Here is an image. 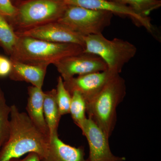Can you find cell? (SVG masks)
<instances>
[{"mask_svg": "<svg viewBox=\"0 0 161 161\" xmlns=\"http://www.w3.org/2000/svg\"><path fill=\"white\" fill-rule=\"evenodd\" d=\"M49 137L44 135L33 123L27 113L20 112L15 105L10 106L9 135L0 150V161L19 158L34 153L41 161L46 156Z\"/></svg>", "mask_w": 161, "mask_h": 161, "instance_id": "obj_1", "label": "cell"}, {"mask_svg": "<svg viewBox=\"0 0 161 161\" xmlns=\"http://www.w3.org/2000/svg\"><path fill=\"white\" fill-rule=\"evenodd\" d=\"M84 50L83 47L75 43H55L19 36L10 59L27 64L48 66Z\"/></svg>", "mask_w": 161, "mask_h": 161, "instance_id": "obj_2", "label": "cell"}, {"mask_svg": "<svg viewBox=\"0 0 161 161\" xmlns=\"http://www.w3.org/2000/svg\"><path fill=\"white\" fill-rule=\"evenodd\" d=\"M126 93L125 82L119 74L110 78L101 91L86 103V113L108 137L112 135L117 121V108Z\"/></svg>", "mask_w": 161, "mask_h": 161, "instance_id": "obj_3", "label": "cell"}, {"mask_svg": "<svg viewBox=\"0 0 161 161\" xmlns=\"http://www.w3.org/2000/svg\"><path fill=\"white\" fill-rule=\"evenodd\" d=\"M14 5L15 14L9 24L15 31L57 22L68 6L59 0H18Z\"/></svg>", "mask_w": 161, "mask_h": 161, "instance_id": "obj_4", "label": "cell"}, {"mask_svg": "<svg viewBox=\"0 0 161 161\" xmlns=\"http://www.w3.org/2000/svg\"><path fill=\"white\" fill-rule=\"evenodd\" d=\"M85 53L97 55L104 61L108 69L119 74L125 64L136 54L135 45L126 40L115 38L112 40L102 34L84 36Z\"/></svg>", "mask_w": 161, "mask_h": 161, "instance_id": "obj_5", "label": "cell"}, {"mask_svg": "<svg viewBox=\"0 0 161 161\" xmlns=\"http://www.w3.org/2000/svg\"><path fill=\"white\" fill-rule=\"evenodd\" d=\"M113 14L84 7L68 6L58 21L83 36L102 34L109 26Z\"/></svg>", "mask_w": 161, "mask_h": 161, "instance_id": "obj_6", "label": "cell"}, {"mask_svg": "<svg viewBox=\"0 0 161 161\" xmlns=\"http://www.w3.org/2000/svg\"><path fill=\"white\" fill-rule=\"evenodd\" d=\"M63 80L75 75H83L104 71L108 69L107 64L97 55L82 52L60 60L54 64Z\"/></svg>", "mask_w": 161, "mask_h": 161, "instance_id": "obj_7", "label": "cell"}, {"mask_svg": "<svg viewBox=\"0 0 161 161\" xmlns=\"http://www.w3.org/2000/svg\"><path fill=\"white\" fill-rule=\"evenodd\" d=\"M15 32L18 36L29 37L55 43H75L84 48L83 36L58 21Z\"/></svg>", "mask_w": 161, "mask_h": 161, "instance_id": "obj_8", "label": "cell"}, {"mask_svg": "<svg viewBox=\"0 0 161 161\" xmlns=\"http://www.w3.org/2000/svg\"><path fill=\"white\" fill-rule=\"evenodd\" d=\"M67 6L84 7L95 10L109 12L113 14L125 16L130 18L139 26H143L147 31L155 35L153 27L148 16L139 14L130 6L111 0H59Z\"/></svg>", "mask_w": 161, "mask_h": 161, "instance_id": "obj_9", "label": "cell"}, {"mask_svg": "<svg viewBox=\"0 0 161 161\" xmlns=\"http://www.w3.org/2000/svg\"><path fill=\"white\" fill-rule=\"evenodd\" d=\"M89 147V161H125V158L116 156L110 149L106 134L91 119L87 118L80 128Z\"/></svg>", "mask_w": 161, "mask_h": 161, "instance_id": "obj_10", "label": "cell"}, {"mask_svg": "<svg viewBox=\"0 0 161 161\" xmlns=\"http://www.w3.org/2000/svg\"><path fill=\"white\" fill-rule=\"evenodd\" d=\"M108 70L73 77L63 80L64 86L71 95L78 92L82 95L86 103L92 100L113 75Z\"/></svg>", "mask_w": 161, "mask_h": 161, "instance_id": "obj_11", "label": "cell"}, {"mask_svg": "<svg viewBox=\"0 0 161 161\" xmlns=\"http://www.w3.org/2000/svg\"><path fill=\"white\" fill-rule=\"evenodd\" d=\"M42 161H89L82 147H72L64 142L58 133L50 137L48 151Z\"/></svg>", "mask_w": 161, "mask_h": 161, "instance_id": "obj_12", "label": "cell"}, {"mask_svg": "<svg viewBox=\"0 0 161 161\" xmlns=\"http://www.w3.org/2000/svg\"><path fill=\"white\" fill-rule=\"evenodd\" d=\"M11 60L12 68L8 76L11 80L25 81L42 88L48 65H33Z\"/></svg>", "mask_w": 161, "mask_h": 161, "instance_id": "obj_13", "label": "cell"}, {"mask_svg": "<svg viewBox=\"0 0 161 161\" xmlns=\"http://www.w3.org/2000/svg\"><path fill=\"white\" fill-rule=\"evenodd\" d=\"M27 114L35 126L44 135L50 138L48 127L43 112L44 92L42 88L33 86L28 87Z\"/></svg>", "mask_w": 161, "mask_h": 161, "instance_id": "obj_14", "label": "cell"}, {"mask_svg": "<svg viewBox=\"0 0 161 161\" xmlns=\"http://www.w3.org/2000/svg\"><path fill=\"white\" fill-rule=\"evenodd\" d=\"M43 112L47 125L49 130L50 137L58 133V126L61 116L56 99V90L44 92Z\"/></svg>", "mask_w": 161, "mask_h": 161, "instance_id": "obj_15", "label": "cell"}, {"mask_svg": "<svg viewBox=\"0 0 161 161\" xmlns=\"http://www.w3.org/2000/svg\"><path fill=\"white\" fill-rule=\"evenodd\" d=\"M19 36L6 18L0 14V47L6 54L11 55Z\"/></svg>", "mask_w": 161, "mask_h": 161, "instance_id": "obj_16", "label": "cell"}, {"mask_svg": "<svg viewBox=\"0 0 161 161\" xmlns=\"http://www.w3.org/2000/svg\"><path fill=\"white\" fill-rule=\"evenodd\" d=\"M71 96L69 113L75 123L80 129L87 118L86 116V103L78 92H73Z\"/></svg>", "mask_w": 161, "mask_h": 161, "instance_id": "obj_17", "label": "cell"}, {"mask_svg": "<svg viewBox=\"0 0 161 161\" xmlns=\"http://www.w3.org/2000/svg\"><path fill=\"white\" fill-rule=\"evenodd\" d=\"M10 113V106L0 86V150L9 137Z\"/></svg>", "mask_w": 161, "mask_h": 161, "instance_id": "obj_18", "label": "cell"}, {"mask_svg": "<svg viewBox=\"0 0 161 161\" xmlns=\"http://www.w3.org/2000/svg\"><path fill=\"white\" fill-rule=\"evenodd\" d=\"M120 4L130 6L139 14L148 16L153 10L159 8L160 0H112Z\"/></svg>", "mask_w": 161, "mask_h": 161, "instance_id": "obj_19", "label": "cell"}, {"mask_svg": "<svg viewBox=\"0 0 161 161\" xmlns=\"http://www.w3.org/2000/svg\"><path fill=\"white\" fill-rule=\"evenodd\" d=\"M56 90V99L61 116L69 113L72 96L67 90L64 83L63 78L59 76L58 79Z\"/></svg>", "mask_w": 161, "mask_h": 161, "instance_id": "obj_20", "label": "cell"}, {"mask_svg": "<svg viewBox=\"0 0 161 161\" xmlns=\"http://www.w3.org/2000/svg\"><path fill=\"white\" fill-rule=\"evenodd\" d=\"M15 13L16 7L12 0H0V14L9 23L13 19Z\"/></svg>", "mask_w": 161, "mask_h": 161, "instance_id": "obj_21", "label": "cell"}, {"mask_svg": "<svg viewBox=\"0 0 161 161\" xmlns=\"http://www.w3.org/2000/svg\"><path fill=\"white\" fill-rule=\"evenodd\" d=\"M12 68L10 59L0 56V77L9 76Z\"/></svg>", "mask_w": 161, "mask_h": 161, "instance_id": "obj_22", "label": "cell"}, {"mask_svg": "<svg viewBox=\"0 0 161 161\" xmlns=\"http://www.w3.org/2000/svg\"><path fill=\"white\" fill-rule=\"evenodd\" d=\"M7 161H42L39 155L34 153H28L25 158L20 159L19 158H12Z\"/></svg>", "mask_w": 161, "mask_h": 161, "instance_id": "obj_23", "label": "cell"}, {"mask_svg": "<svg viewBox=\"0 0 161 161\" xmlns=\"http://www.w3.org/2000/svg\"><path fill=\"white\" fill-rule=\"evenodd\" d=\"M18 0H12V1L13 3L14 4V3H16V2Z\"/></svg>", "mask_w": 161, "mask_h": 161, "instance_id": "obj_24", "label": "cell"}, {"mask_svg": "<svg viewBox=\"0 0 161 161\" xmlns=\"http://www.w3.org/2000/svg\"><path fill=\"white\" fill-rule=\"evenodd\" d=\"M111 1H112V0H111Z\"/></svg>", "mask_w": 161, "mask_h": 161, "instance_id": "obj_25", "label": "cell"}]
</instances>
